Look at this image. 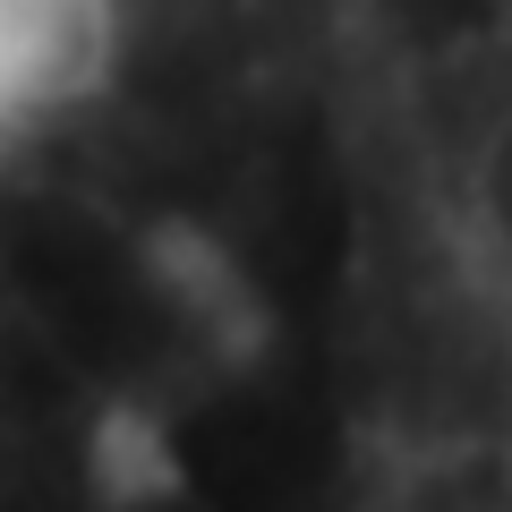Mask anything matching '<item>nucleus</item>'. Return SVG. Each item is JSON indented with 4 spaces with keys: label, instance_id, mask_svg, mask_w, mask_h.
<instances>
[{
    "label": "nucleus",
    "instance_id": "f03ea898",
    "mask_svg": "<svg viewBox=\"0 0 512 512\" xmlns=\"http://www.w3.org/2000/svg\"><path fill=\"white\" fill-rule=\"evenodd\" d=\"M291 512H512V0H359L333 367Z\"/></svg>",
    "mask_w": 512,
    "mask_h": 512
},
{
    "label": "nucleus",
    "instance_id": "f257e3e1",
    "mask_svg": "<svg viewBox=\"0 0 512 512\" xmlns=\"http://www.w3.org/2000/svg\"><path fill=\"white\" fill-rule=\"evenodd\" d=\"M359 0H0V512H291L325 427Z\"/></svg>",
    "mask_w": 512,
    "mask_h": 512
}]
</instances>
